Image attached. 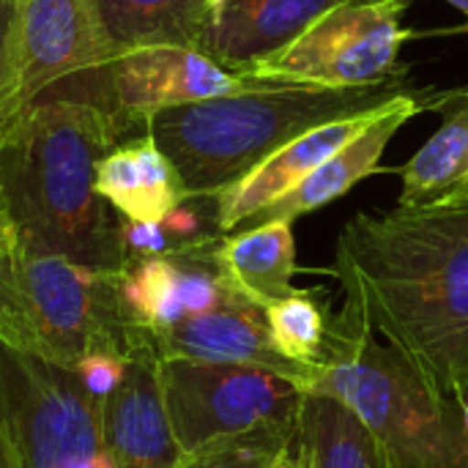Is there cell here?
I'll use <instances>...</instances> for the list:
<instances>
[{
  "mask_svg": "<svg viewBox=\"0 0 468 468\" xmlns=\"http://www.w3.org/2000/svg\"><path fill=\"white\" fill-rule=\"evenodd\" d=\"M343 315L400 351L458 409L468 400V200L362 211L335 244Z\"/></svg>",
  "mask_w": 468,
  "mask_h": 468,
  "instance_id": "obj_1",
  "label": "cell"
},
{
  "mask_svg": "<svg viewBox=\"0 0 468 468\" xmlns=\"http://www.w3.org/2000/svg\"><path fill=\"white\" fill-rule=\"evenodd\" d=\"M118 112L80 99H38L0 140V206L19 247L82 266H123L121 217L96 192V162L134 137Z\"/></svg>",
  "mask_w": 468,
  "mask_h": 468,
  "instance_id": "obj_2",
  "label": "cell"
},
{
  "mask_svg": "<svg viewBox=\"0 0 468 468\" xmlns=\"http://www.w3.org/2000/svg\"><path fill=\"white\" fill-rule=\"evenodd\" d=\"M406 74L356 88L258 82L239 93L156 112L148 132L189 197H217L304 132L409 93Z\"/></svg>",
  "mask_w": 468,
  "mask_h": 468,
  "instance_id": "obj_3",
  "label": "cell"
},
{
  "mask_svg": "<svg viewBox=\"0 0 468 468\" xmlns=\"http://www.w3.org/2000/svg\"><path fill=\"white\" fill-rule=\"evenodd\" d=\"M307 392L348 406L392 468H468L463 411L400 351L378 346L343 313L332 321L326 359L313 367Z\"/></svg>",
  "mask_w": 468,
  "mask_h": 468,
  "instance_id": "obj_4",
  "label": "cell"
},
{
  "mask_svg": "<svg viewBox=\"0 0 468 468\" xmlns=\"http://www.w3.org/2000/svg\"><path fill=\"white\" fill-rule=\"evenodd\" d=\"M118 271L16 247L0 258V346L74 370L90 354L129 356Z\"/></svg>",
  "mask_w": 468,
  "mask_h": 468,
  "instance_id": "obj_5",
  "label": "cell"
},
{
  "mask_svg": "<svg viewBox=\"0 0 468 468\" xmlns=\"http://www.w3.org/2000/svg\"><path fill=\"white\" fill-rule=\"evenodd\" d=\"M107 403L74 370L0 346V425L16 468H115Z\"/></svg>",
  "mask_w": 468,
  "mask_h": 468,
  "instance_id": "obj_6",
  "label": "cell"
},
{
  "mask_svg": "<svg viewBox=\"0 0 468 468\" xmlns=\"http://www.w3.org/2000/svg\"><path fill=\"white\" fill-rule=\"evenodd\" d=\"M159 389L178 452L269 428H299L307 389L274 370L159 359Z\"/></svg>",
  "mask_w": 468,
  "mask_h": 468,
  "instance_id": "obj_7",
  "label": "cell"
},
{
  "mask_svg": "<svg viewBox=\"0 0 468 468\" xmlns=\"http://www.w3.org/2000/svg\"><path fill=\"white\" fill-rule=\"evenodd\" d=\"M115 52L96 0H16L11 27L16 107L25 110L38 99L107 107L104 74Z\"/></svg>",
  "mask_w": 468,
  "mask_h": 468,
  "instance_id": "obj_8",
  "label": "cell"
},
{
  "mask_svg": "<svg viewBox=\"0 0 468 468\" xmlns=\"http://www.w3.org/2000/svg\"><path fill=\"white\" fill-rule=\"evenodd\" d=\"M409 0H351L318 16L302 36L244 74L258 82H307L326 88L376 85L409 74L400 47L409 38Z\"/></svg>",
  "mask_w": 468,
  "mask_h": 468,
  "instance_id": "obj_9",
  "label": "cell"
},
{
  "mask_svg": "<svg viewBox=\"0 0 468 468\" xmlns=\"http://www.w3.org/2000/svg\"><path fill=\"white\" fill-rule=\"evenodd\" d=\"M258 80L230 71L195 47L151 44L115 52L104 74V99L134 129L170 107L239 93Z\"/></svg>",
  "mask_w": 468,
  "mask_h": 468,
  "instance_id": "obj_10",
  "label": "cell"
},
{
  "mask_svg": "<svg viewBox=\"0 0 468 468\" xmlns=\"http://www.w3.org/2000/svg\"><path fill=\"white\" fill-rule=\"evenodd\" d=\"M219 244V241H217ZM217 244L181 252L134 258L118 269V302L132 326L162 332L186 318L241 302L219 261Z\"/></svg>",
  "mask_w": 468,
  "mask_h": 468,
  "instance_id": "obj_11",
  "label": "cell"
},
{
  "mask_svg": "<svg viewBox=\"0 0 468 468\" xmlns=\"http://www.w3.org/2000/svg\"><path fill=\"white\" fill-rule=\"evenodd\" d=\"M148 332V329H145ZM154 354L159 359H195L219 365H247L274 370L299 381L304 389L310 384L313 367H302L271 346L263 307L241 299L219 310L186 318L170 329L148 332Z\"/></svg>",
  "mask_w": 468,
  "mask_h": 468,
  "instance_id": "obj_12",
  "label": "cell"
},
{
  "mask_svg": "<svg viewBox=\"0 0 468 468\" xmlns=\"http://www.w3.org/2000/svg\"><path fill=\"white\" fill-rule=\"evenodd\" d=\"M441 93L444 90L414 88V90L392 99L381 110V115L359 137H354L346 148H340L335 156H329L299 186H293L280 200H274L271 206L258 211L247 222V228L250 225H261V222H293L302 214L315 211V208L343 197L359 181L376 176L378 167H381V156H384L389 140L395 137V132H400V126H406L414 115H420L425 110L436 112V107L441 101Z\"/></svg>",
  "mask_w": 468,
  "mask_h": 468,
  "instance_id": "obj_13",
  "label": "cell"
},
{
  "mask_svg": "<svg viewBox=\"0 0 468 468\" xmlns=\"http://www.w3.org/2000/svg\"><path fill=\"white\" fill-rule=\"evenodd\" d=\"M156 362L148 332L132 326L129 370L107 403V439L115 468H173L181 455L165 414Z\"/></svg>",
  "mask_w": 468,
  "mask_h": 468,
  "instance_id": "obj_14",
  "label": "cell"
},
{
  "mask_svg": "<svg viewBox=\"0 0 468 468\" xmlns=\"http://www.w3.org/2000/svg\"><path fill=\"white\" fill-rule=\"evenodd\" d=\"M384 107L356 112L348 118H337V121H329V123H321V126L304 132L302 137H296L293 143H288L285 148L271 154L266 162H261L255 170H250L239 184L219 192L217 195L219 230L230 233L239 225H247L258 211H263L266 206L280 200L285 192L299 186L329 156H335L354 137H359L381 115Z\"/></svg>",
  "mask_w": 468,
  "mask_h": 468,
  "instance_id": "obj_15",
  "label": "cell"
},
{
  "mask_svg": "<svg viewBox=\"0 0 468 468\" xmlns=\"http://www.w3.org/2000/svg\"><path fill=\"white\" fill-rule=\"evenodd\" d=\"M343 3L351 0H225L211 11L200 52L244 74Z\"/></svg>",
  "mask_w": 468,
  "mask_h": 468,
  "instance_id": "obj_16",
  "label": "cell"
},
{
  "mask_svg": "<svg viewBox=\"0 0 468 468\" xmlns=\"http://www.w3.org/2000/svg\"><path fill=\"white\" fill-rule=\"evenodd\" d=\"M93 184L99 197L129 222H159L189 197L178 170L151 132H140L110 148L96 162Z\"/></svg>",
  "mask_w": 468,
  "mask_h": 468,
  "instance_id": "obj_17",
  "label": "cell"
},
{
  "mask_svg": "<svg viewBox=\"0 0 468 468\" xmlns=\"http://www.w3.org/2000/svg\"><path fill=\"white\" fill-rule=\"evenodd\" d=\"M293 222H261L239 233H225L217 244V261L230 285L252 304L266 307L293 296L296 239Z\"/></svg>",
  "mask_w": 468,
  "mask_h": 468,
  "instance_id": "obj_18",
  "label": "cell"
},
{
  "mask_svg": "<svg viewBox=\"0 0 468 468\" xmlns=\"http://www.w3.org/2000/svg\"><path fill=\"white\" fill-rule=\"evenodd\" d=\"M304 468H392L356 414L337 398L307 392L293 439Z\"/></svg>",
  "mask_w": 468,
  "mask_h": 468,
  "instance_id": "obj_19",
  "label": "cell"
},
{
  "mask_svg": "<svg viewBox=\"0 0 468 468\" xmlns=\"http://www.w3.org/2000/svg\"><path fill=\"white\" fill-rule=\"evenodd\" d=\"M436 112H441L444 121L400 170L403 189L398 203H439L468 176V85L444 90Z\"/></svg>",
  "mask_w": 468,
  "mask_h": 468,
  "instance_id": "obj_20",
  "label": "cell"
},
{
  "mask_svg": "<svg viewBox=\"0 0 468 468\" xmlns=\"http://www.w3.org/2000/svg\"><path fill=\"white\" fill-rule=\"evenodd\" d=\"M96 5L118 52L151 44L200 49L214 11L206 0H96Z\"/></svg>",
  "mask_w": 468,
  "mask_h": 468,
  "instance_id": "obj_21",
  "label": "cell"
},
{
  "mask_svg": "<svg viewBox=\"0 0 468 468\" xmlns=\"http://www.w3.org/2000/svg\"><path fill=\"white\" fill-rule=\"evenodd\" d=\"M271 346L302 367H318L329 351L332 321L326 302L315 291H296L263 307Z\"/></svg>",
  "mask_w": 468,
  "mask_h": 468,
  "instance_id": "obj_22",
  "label": "cell"
},
{
  "mask_svg": "<svg viewBox=\"0 0 468 468\" xmlns=\"http://www.w3.org/2000/svg\"><path fill=\"white\" fill-rule=\"evenodd\" d=\"M299 428H269L241 439L208 444L195 452H181L173 468H269L271 461L293 444Z\"/></svg>",
  "mask_w": 468,
  "mask_h": 468,
  "instance_id": "obj_23",
  "label": "cell"
},
{
  "mask_svg": "<svg viewBox=\"0 0 468 468\" xmlns=\"http://www.w3.org/2000/svg\"><path fill=\"white\" fill-rule=\"evenodd\" d=\"M126 370H129V356L123 354H90L74 367L85 389L104 400H110L121 389Z\"/></svg>",
  "mask_w": 468,
  "mask_h": 468,
  "instance_id": "obj_24",
  "label": "cell"
},
{
  "mask_svg": "<svg viewBox=\"0 0 468 468\" xmlns=\"http://www.w3.org/2000/svg\"><path fill=\"white\" fill-rule=\"evenodd\" d=\"M14 5L16 0H0V140L16 123L22 110L14 101V80H11V27H14Z\"/></svg>",
  "mask_w": 468,
  "mask_h": 468,
  "instance_id": "obj_25",
  "label": "cell"
},
{
  "mask_svg": "<svg viewBox=\"0 0 468 468\" xmlns=\"http://www.w3.org/2000/svg\"><path fill=\"white\" fill-rule=\"evenodd\" d=\"M16 247H19V233L11 222V217L5 214V208L0 206V258L14 252Z\"/></svg>",
  "mask_w": 468,
  "mask_h": 468,
  "instance_id": "obj_26",
  "label": "cell"
},
{
  "mask_svg": "<svg viewBox=\"0 0 468 468\" xmlns=\"http://www.w3.org/2000/svg\"><path fill=\"white\" fill-rule=\"evenodd\" d=\"M269 468H304V461H302L296 444H291V447H285V450L271 461V466Z\"/></svg>",
  "mask_w": 468,
  "mask_h": 468,
  "instance_id": "obj_27",
  "label": "cell"
},
{
  "mask_svg": "<svg viewBox=\"0 0 468 468\" xmlns=\"http://www.w3.org/2000/svg\"><path fill=\"white\" fill-rule=\"evenodd\" d=\"M0 468H16V458H14V450H11V441L0 425Z\"/></svg>",
  "mask_w": 468,
  "mask_h": 468,
  "instance_id": "obj_28",
  "label": "cell"
},
{
  "mask_svg": "<svg viewBox=\"0 0 468 468\" xmlns=\"http://www.w3.org/2000/svg\"><path fill=\"white\" fill-rule=\"evenodd\" d=\"M441 200H447V203H466L468 200V176L455 186V189H450Z\"/></svg>",
  "mask_w": 468,
  "mask_h": 468,
  "instance_id": "obj_29",
  "label": "cell"
},
{
  "mask_svg": "<svg viewBox=\"0 0 468 468\" xmlns=\"http://www.w3.org/2000/svg\"><path fill=\"white\" fill-rule=\"evenodd\" d=\"M447 3H452L455 8H461V11L466 14V19H468V0H447ZM466 27H468V22H466Z\"/></svg>",
  "mask_w": 468,
  "mask_h": 468,
  "instance_id": "obj_30",
  "label": "cell"
},
{
  "mask_svg": "<svg viewBox=\"0 0 468 468\" xmlns=\"http://www.w3.org/2000/svg\"><path fill=\"white\" fill-rule=\"evenodd\" d=\"M461 411H463V425H466V433H468V400L461 406Z\"/></svg>",
  "mask_w": 468,
  "mask_h": 468,
  "instance_id": "obj_31",
  "label": "cell"
},
{
  "mask_svg": "<svg viewBox=\"0 0 468 468\" xmlns=\"http://www.w3.org/2000/svg\"><path fill=\"white\" fill-rule=\"evenodd\" d=\"M206 3H208V5H211V8H217V5H222V3H225V0H206Z\"/></svg>",
  "mask_w": 468,
  "mask_h": 468,
  "instance_id": "obj_32",
  "label": "cell"
}]
</instances>
